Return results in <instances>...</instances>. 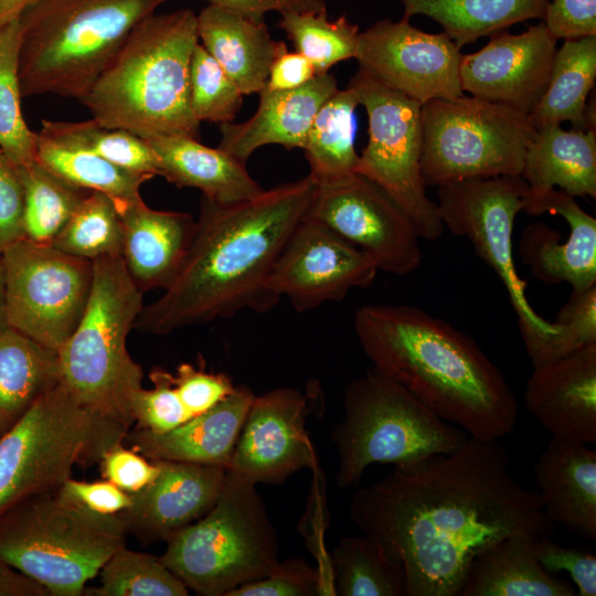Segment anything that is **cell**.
I'll use <instances>...</instances> for the list:
<instances>
[{
    "instance_id": "cell-1",
    "label": "cell",
    "mask_w": 596,
    "mask_h": 596,
    "mask_svg": "<svg viewBox=\"0 0 596 596\" xmlns=\"http://www.w3.org/2000/svg\"><path fill=\"white\" fill-rule=\"evenodd\" d=\"M350 518L402 563L407 596H458L479 553L515 532L554 531L539 493L510 472L504 448L470 436L450 454L359 488Z\"/></svg>"
},
{
    "instance_id": "cell-2",
    "label": "cell",
    "mask_w": 596,
    "mask_h": 596,
    "mask_svg": "<svg viewBox=\"0 0 596 596\" xmlns=\"http://www.w3.org/2000/svg\"><path fill=\"white\" fill-rule=\"evenodd\" d=\"M316 190L308 174L232 204L202 195L177 277L160 298L143 306L135 326L166 336L246 309H273L279 301L268 285L273 268Z\"/></svg>"
},
{
    "instance_id": "cell-3",
    "label": "cell",
    "mask_w": 596,
    "mask_h": 596,
    "mask_svg": "<svg viewBox=\"0 0 596 596\" xmlns=\"http://www.w3.org/2000/svg\"><path fill=\"white\" fill-rule=\"evenodd\" d=\"M353 328L375 370L401 384L445 422L470 437L512 433L518 402L500 369L476 341L408 305H369Z\"/></svg>"
},
{
    "instance_id": "cell-4",
    "label": "cell",
    "mask_w": 596,
    "mask_h": 596,
    "mask_svg": "<svg viewBox=\"0 0 596 596\" xmlns=\"http://www.w3.org/2000/svg\"><path fill=\"white\" fill-rule=\"evenodd\" d=\"M199 43L189 9L141 20L79 100L92 119L142 139L195 138L200 123L190 106V64Z\"/></svg>"
},
{
    "instance_id": "cell-5",
    "label": "cell",
    "mask_w": 596,
    "mask_h": 596,
    "mask_svg": "<svg viewBox=\"0 0 596 596\" xmlns=\"http://www.w3.org/2000/svg\"><path fill=\"white\" fill-rule=\"evenodd\" d=\"M168 0H32L19 17L22 97L81 100L132 29Z\"/></svg>"
},
{
    "instance_id": "cell-6",
    "label": "cell",
    "mask_w": 596,
    "mask_h": 596,
    "mask_svg": "<svg viewBox=\"0 0 596 596\" xmlns=\"http://www.w3.org/2000/svg\"><path fill=\"white\" fill-rule=\"evenodd\" d=\"M93 272L85 311L56 351L60 382L82 407L129 430L143 373L128 352L127 338L143 308V292L120 256L93 260Z\"/></svg>"
},
{
    "instance_id": "cell-7",
    "label": "cell",
    "mask_w": 596,
    "mask_h": 596,
    "mask_svg": "<svg viewBox=\"0 0 596 596\" xmlns=\"http://www.w3.org/2000/svg\"><path fill=\"white\" fill-rule=\"evenodd\" d=\"M127 534L120 514L92 512L56 492L34 493L0 513V556L50 596H81Z\"/></svg>"
},
{
    "instance_id": "cell-8",
    "label": "cell",
    "mask_w": 596,
    "mask_h": 596,
    "mask_svg": "<svg viewBox=\"0 0 596 596\" xmlns=\"http://www.w3.org/2000/svg\"><path fill=\"white\" fill-rule=\"evenodd\" d=\"M343 409V419L331 433L338 455L336 482L342 489L359 485L370 465L409 468L455 451L469 437L374 368L349 382Z\"/></svg>"
},
{
    "instance_id": "cell-9",
    "label": "cell",
    "mask_w": 596,
    "mask_h": 596,
    "mask_svg": "<svg viewBox=\"0 0 596 596\" xmlns=\"http://www.w3.org/2000/svg\"><path fill=\"white\" fill-rule=\"evenodd\" d=\"M159 558L204 596L268 575L279 563L278 539L256 485L227 470L213 508L171 536Z\"/></svg>"
},
{
    "instance_id": "cell-10",
    "label": "cell",
    "mask_w": 596,
    "mask_h": 596,
    "mask_svg": "<svg viewBox=\"0 0 596 596\" xmlns=\"http://www.w3.org/2000/svg\"><path fill=\"white\" fill-rule=\"evenodd\" d=\"M128 432L82 407L58 382L0 436V513L28 496L55 492L74 466L99 462Z\"/></svg>"
},
{
    "instance_id": "cell-11",
    "label": "cell",
    "mask_w": 596,
    "mask_h": 596,
    "mask_svg": "<svg viewBox=\"0 0 596 596\" xmlns=\"http://www.w3.org/2000/svg\"><path fill=\"white\" fill-rule=\"evenodd\" d=\"M535 130L529 115L472 95L428 100L422 105L424 183L521 175Z\"/></svg>"
},
{
    "instance_id": "cell-12",
    "label": "cell",
    "mask_w": 596,
    "mask_h": 596,
    "mask_svg": "<svg viewBox=\"0 0 596 596\" xmlns=\"http://www.w3.org/2000/svg\"><path fill=\"white\" fill-rule=\"evenodd\" d=\"M526 191L528 184L521 175L454 181L438 185L436 204L444 227L467 237L476 255L500 278L532 366H538L546 362L558 327L532 308L525 295L526 283L518 275L514 264L513 227L523 210Z\"/></svg>"
},
{
    "instance_id": "cell-13",
    "label": "cell",
    "mask_w": 596,
    "mask_h": 596,
    "mask_svg": "<svg viewBox=\"0 0 596 596\" xmlns=\"http://www.w3.org/2000/svg\"><path fill=\"white\" fill-rule=\"evenodd\" d=\"M351 87L368 115V143L358 173L382 188L413 220L421 237L441 236L436 202L426 193L421 169L422 104L358 70Z\"/></svg>"
},
{
    "instance_id": "cell-14",
    "label": "cell",
    "mask_w": 596,
    "mask_h": 596,
    "mask_svg": "<svg viewBox=\"0 0 596 596\" xmlns=\"http://www.w3.org/2000/svg\"><path fill=\"white\" fill-rule=\"evenodd\" d=\"M8 327L57 351L89 299L93 262L22 238L0 256Z\"/></svg>"
},
{
    "instance_id": "cell-15",
    "label": "cell",
    "mask_w": 596,
    "mask_h": 596,
    "mask_svg": "<svg viewBox=\"0 0 596 596\" xmlns=\"http://www.w3.org/2000/svg\"><path fill=\"white\" fill-rule=\"evenodd\" d=\"M306 217L327 225L364 252L377 270L404 276L422 263V237L413 220L360 173L338 184L317 185Z\"/></svg>"
},
{
    "instance_id": "cell-16",
    "label": "cell",
    "mask_w": 596,
    "mask_h": 596,
    "mask_svg": "<svg viewBox=\"0 0 596 596\" xmlns=\"http://www.w3.org/2000/svg\"><path fill=\"white\" fill-rule=\"evenodd\" d=\"M460 47L445 33H427L408 19L376 21L359 33V71L419 104L464 95Z\"/></svg>"
},
{
    "instance_id": "cell-17",
    "label": "cell",
    "mask_w": 596,
    "mask_h": 596,
    "mask_svg": "<svg viewBox=\"0 0 596 596\" xmlns=\"http://www.w3.org/2000/svg\"><path fill=\"white\" fill-rule=\"evenodd\" d=\"M377 272L364 252L305 216L284 245L268 285L276 297L288 298L295 310L305 312L371 286Z\"/></svg>"
},
{
    "instance_id": "cell-18",
    "label": "cell",
    "mask_w": 596,
    "mask_h": 596,
    "mask_svg": "<svg viewBox=\"0 0 596 596\" xmlns=\"http://www.w3.org/2000/svg\"><path fill=\"white\" fill-rule=\"evenodd\" d=\"M308 414L309 398L294 387L255 395L227 470L255 485H279L304 468H318Z\"/></svg>"
},
{
    "instance_id": "cell-19",
    "label": "cell",
    "mask_w": 596,
    "mask_h": 596,
    "mask_svg": "<svg viewBox=\"0 0 596 596\" xmlns=\"http://www.w3.org/2000/svg\"><path fill=\"white\" fill-rule=\"evenodd\" d=\"M479 51L461 56L462 92L530 115L547 88L557 39L542 21L521 34H491Z\"/></svg>"
},
{
    "instance_id": "cell-20",
    "label": "cell",
    "mask_w": 596,
    "mask_h": 596,
    "mask_svg": "<svg viewBox=\"0 0 596 596\" xmlns=\"http://www.w3.org/2000/svg\"><path fill=\"white\" fill-rule=\"evenodd\" d=\"M532 215L552 213L568 224L570 234H561L542 222L529 224L519 243V254L532 275L542 283H567L572 291L596 285V220L585 212L575 196L550 189L526 191L523 210Z\"/></svg>"
},
{
    "instance_id": "cell-21",
    "label": "cell",
    "mask_w": 596,
    "mask_h": 596,
    "mask_svg": "<svg viewBox=\"0 0 596 596\" xmlns=\"http://www.w3.org/2000/svg\"><path fill=\"white\" fill-rule=\"evenodd\" d=\"M159 473L142 490L131 493L123 511L127 532L143 543L168 541L205 515L215 504L227 469L192 462L156 460Z\"/></svg>"
},
{
    "instance_id": "cell-22",
    "label": "cell",
    "mask_w": 596,
    "mask_h": 596,
    "mask_svg": "<svg viewBox=\"0 0 596 596\" xmlns=\"http://www.w3.org/2000/svg\"><path fill=\"white\" fill-rule=\"evenodd\" d=\"M524 401L552 438L596 443V343L533 366Z\"/></svg>"
},
{
    "instance_id": "cell-23",
    "label": "cell",
    "mask_w": 596,
    "mask_h": 596,
    "mask_svg": "<svg viewBox=\"0 0 596 596\" xmlns=\"http://www.w3.org/2000/svg\"><path fill=\"white\" fill-rule=\"evenodd\" d=\"M338 89V81L329 72L295 89L263 88L249 119L220 124L219 148L245 164L254 151L267 145L302 149L316 114Z\"/></svg>"
},
{
    "instance_id": "cell-24",
    "label": "cell",
    "mask_w": 596,
    "mask_h": 596,
    "mask_svg": "<svg viewBox=\"0 0 596 596\" xmlns=\"http://www.w3.org/2000/svg\"><path fill=\"white\" fill-rule=\"evenodd\" d=\"M255 394L246 385L210 409L161 434L128 432L124 440L150 460H170L228 469L244 419Z\"/></svg>"
},
{
    "instance_id": "cell-25",
    "label": "cell",
    "mask_w": 596,
    "mask_h": 596,
    "mask_svg": "<svg viewBox=\"0 0 596 596\" xmlns=\"http://www.w3.org/2000/svg\"><path fill=\"white\" fill-rule=\"evenodd\" d=\"M123 224L121 259L142 291L167 289L191 243L195 220L188 213L158 211L139 198L118 210Z\"/></svg>"
},
{
    "instance_id": "cell-26",
    "label": "cell",
    "mask_w": 596,
    "mask_h": 596,
    "mask_svg": "<svg viewBox=\"0 0 596 596\" xmlns=\"http://www.w3.org/2000/svg\"><path fill=\"white\" fill-rule=\"evenodd\" d=\"M546 518L570 532L596 540V451L552 438L534 465Z\"/></svg>"
},
{
    "instance_id": "cell-27",
    "label": "cell",
    "mask_w": 596,
    "mask_h": 596,
    "mask_svg": "<svg viewBox=\"0 0 596 596\" xmlns=\"http://www.w3.org/2000/svg\"><path fill=\"white\" fill-rule=\"evenodd\" d=\"M540 536L515 532L479 553L458 596H576L567 581L547 573L538 560Z\"/></svg>"
},
{
    "instance_id": "cell-28",
    "label": "cell",
    "mask_w": 596,
    "mask_h": 596,
    "mask_svg": "<svg viewBox=\"0 0 596 596\" xmlns=\"http://www.w3.org/2000/svg\"><path fill=\"white\" fill-rule=\"evenodd\" d=\"M198 36L243 95L258 94L283 41L272 39L265 21L209 4L199 14Z\"/></svg>"
},
{
    "instance_id": "cell-29",
    "label": "cell",
    "mask_w": 596,
    "mask_h": 596,
    "mask_svg": "<svg viewBox=\"0 0 596 596\" xmlns=\"http://www.w3.org/2000/svg\"><path fill=\"white\" fill-rule=\"evenodd\" d=\"M159 157L161 177L178 188L199 189L220 204L252 199L264 189L248 173L245 163L217 148L187 136L146 139Z\"/></svg>"
},
{
    "instance_id": "cell-30",
    "label": "cell",
    "mask_w": 596,
    "mask_h": 596,
    "mask_svg": "<svg viewBox=\"0 0 596 596\" xmlns=\"http://www.w3.org/2000/svg\"><path fill=\"white\" fill-rule=\"evenodd\" d=\"M521 177L530 192L558 187L573 196L596 199V128L564 130L561 124L536 128Z\"/></svg>"
},
{
    "instance_id": "cell-31",
    "label": "cell",
    "mask_w": 596,
    "mask_h": 596,
    "mask_svg": "<svg viewBox=\"0 0 596 596\" xmlns=\"http://www.w3.org/2000/svg\"><path fill=\"white\" fill-rule=\"evenodd\" d=\"M596 79V35L565 40L557 49L550 82L529 115L536 128L570 121L573 129L596 128L595 99L587 97Z\"/></svg>"
},
{
    "instance_id": "cell-32",
    "label": "cell",
    "mask_w": 596,
    "mask_h": 596,
    "mask_svg": "<svg viewBox=\"0 0 596 596\" xmlns=\"http://www.w3.org/2000/svg\"><path fill=\"white\" fill-rule=\"evenodd\" d=\"M60 382L57 352L7 328L0 332V436Z\"/></svg>"
},
{
    "instance_id": "cell-33",
    "label": "cell",
    "mask_w": 596,
    "mask_h": 596,
    "mask_svg": "<svg viewBox=\"0 0 596 596\" xmlns=\"http://www.w3.org/2000/svg\"><path fill=\"white\" fill-rule=\"evenodd\" d=\"M354 91L338 89L316 114L302 148L316 184L333 185L358 173Z\"/></svg>"
},
{
    "instance_id": "cell-34",
    "label": "cell",
    "mask_w": 596,
    "mask_h": 596,
    "mask_svg": "<svg viewBox=\"0 0 596 596\" xmlns=\"http://www.w3.org/2000/svg\"><path fill=\"white\" fill-rule=\"evenodd\" d=\"M550 0H402L404 19L426 15L460 49L530 19L544 18Z\"/></svg>"
},
{
    "instance_id": "cell-35",
    "label": "cell",
    "mask_w": 596,
    "mask_h": 596,
    "mask_svg": "<svg viewBox=\"0 0 596 596\" xmlns=\"http://www.w3.org/2000/svg\"><path fill=\"white\" fill-rule=\"evenodd\" d=\"M337 596H407L402 563L371 535L343 536L329 553Z\"/></svg>"
},
{
    "instance_id": "cell-36",
    "label": "cell",
    "mask_w": 596,
    "mask_h": 596,
    "mask_svg": "<svg viewBox=\"0 0 596 596\" xmlns=\"http://www.w3.org/2000/svg\"><path fill=\"white\" fill-rule=\"evenodd\" d=\"M36 135L38 162L79 189L106 194L117 211L141 198L140 187L152 179L124 170L91 151L56 142L40 132Z\"/></svg>"
},
{
    "instance_id": "cell-37",
    "label": "cell",
    "mask_w": 596,
    "mask_h": 596,
    "mask_svg": "<svg viewBox=\"0 0 596 596\" xmlns=\"http://www.w3.org/2000/svg\"><path fill=\"white\" fill-rule=\"evenodd\" d=\"M40 134L91 151L113 164L151 178L161 175L159 157L146 139L124 129L107 128L94 119L83 121L42 120Z\"/></svg>"
},
{
    "instance_id": "cell-38",
    "label": "cell",
    "mask_w": 596,
    "mask_h": 596,
    "mask_svg": "<svg viewBox=\"0 0 596 596\" xmlns=\"http://www.w3.org/2000/svg\"><path fill=\"white\" fill-rule=\"evenodd\" d=\"M20 170L24 190L23 238L52 245L91 191L71 184L36 160Z\"/></svg>"
},
{
    "instance_id": "cell-39",
    "label": "cell",
    "mask_w": 596,
    "mask_h": 596,
    "mask_svg": "<svg viewBox=\"0 0 596 596\" xmlns=\"http://www.w3.org/2000/svg\"><path fill=\"white\" fill-rule=\"evenodd\" d=\"M278 26L296 51L311 62L317 75L328 73L341 61L355 58L360 31L345 15L329 20L327 11L285 12Z\"/></svg>"
},
{
    "instance_id": "cell-40",
    "label": "cell",
    "mask_w": 596,
    "mask_h": 596,
    "mask_svg": "<svg viewBox=\"0 0 596 596\" xmlns=\"http://www.w3.org/2000/svg\"><path fill=\"white\" fill-rule=\"evenodd\" d=\"M123 237L121 219L113 200L104 193L91 191L52 246L93 262L100 257H121Z\"/></svg>"
},
{
    "instance_id": "cell-41",
    "label": "cell",
    "mask_w": 596,
    "mask_h": 596,
    "mask_svg": "<svg viewBox=\"0 0 596 596\" xmlns=\"http://www.w3.org/2000/svg\"><path fill=\"white\" fill-rule=\"evenodd\" d=\"M19 43L17 19L0 28V149L21 167L35 160L38 135L22 114Z\"/></svg>"
},
{
    "instance_id": "cell-42",
    "label": "cell",
    "mask_w": 596,
    "mask_h": 596,
    "mask_svg": "<svg viewBox=\"0 0 596 596\" xmlns=\"http://www.w3.org/2000/svg\"><path fill=\"white\" fill-rule=\"evenodd\" d=\"M100 585L84 589L88 596H188L189 588L159 557L116 551L100 572Z\"/></svg>"
},
{
    "instance_id": "cell-43",
    "label": "cell",
    "mask_w": 596,
    "mask_h": 596,
    "mask_svg": "<svg viewBox=\"0 0 596 596\" xmlns=\"http://www.w3.org/2000/svg\"><path fill=\"white\" fill-rule=\"evenodd\" d=\"M190 106L201 124L232 123L243 104V94L220 64L198 43L189 76Z\"/></svg>"
},
{
    "instance_id": "cell-44",
    "label": "cell",
    "mask_w": 596,
    "mask_h": 596,
    "mask_svg": "<svg viewBox=\"0 0 596 596\" xmlns=\"http://www.w3.org/2000/svg\"><path fill=\"white\" fill-rule=\"evenodd\" d=\"M149 379L153 387H141L132 397L131 412L136 429L161 434L192 418L178 395L170 372L155 368Z\"/></svg>"
},
{
    "instance_id": "cell-45",
    "label": "cell",
    "mask_w": 596,
    "mask_h": 596,
    "mask_svg": "<svg viewBox=\"0 0 596 596\" xmlns=\"http://www.w3.org/2000/svg\"><path fill=\"white\" fill-rule=\"evenodd\" d=\"M334 595L331 578L318 566L301 558L279 562L266 576L243 584L226 596H316Z\"/></svg>"
},
{
    "instance_id": "cell-46",
    "label": "cell",
    "mask_w": 596,
    "mask_h": 596,
    "mask_svg": "<svg viewBox=\"0 0 596 596\" xmlns=\"http://www.w3.org/2000/svg\"><path fill=\"white\" fill-rule=\"evenodd\" d=\"M554 323L558 333L551 347L549 362L596 343V285L572 291Z\"/></svg>"
},
{
    "instance_id": "cell-47",
    "label": "cell",
    "mask_w": 596,
    "mask_h": 596,
    "mask_svg": "<svg viewBox=\"0 0 596 596\" xmlns=\"http://www.w3.org/2000/svg\"><path fill=\"white\" fill-rule=\"evenodd\" d=\"M178 395L190 415L196 416L234 392L235 385L223 373L206 372L190 363H182L172 374Z\"/></svg>"
},
{
    "instance_id": "cell-48",
    "label": "cell",
    "mask_w": 596,
    "mask_h": 596,
    "mask_svg": "<svg viewBox=\"0 0 596 596\" xmlns=\"http://www.w3.org/2000/svg\"><path fill=\"white\" fill-rule=\"evenodd\" d=\"M538 560L550 574H568L577 595H596V556L590 551L562 546L550 538H541L538 541Z\"/></svg>"
},
{
    "instance_id": "cell-49",
    "label": "cell",
    "mask_w": 596,
    "mask_h": 596,
    "mask_svg": "<svg viewBox=\"0 0 596 596\" xmlns=\"http://www.w3.org/2000/svg\"><path fill=\"white\" fill-rule=\"evenodd\" d=\"M23 204L20 166L0 149V256L24 237Z\"/></svg>"
},
{
    "instance_id": "cell-50",
    "label": "cell",
    "mask_w": 596,
    "mask_h": 596,
    "mask_svg": "<svg viewBox=\"0 0 596 596\" xmlns=\"http://www.w3.org/2000/svg\"><path fill=\"white\" fill-rule=\"evenodd\" d=\"M103 478L128 493L142 490L159 473V465L121 443L104 451L99 460Z\"/></svg>"
},
{
    "instance_id": "cell-51",
    "label": "cell",
    "mask_w": 596,
    "mask_h": 596,
    "mask_svg": "<svg viewBox=\"0 0 596 596\" xmlns=\"http://www.w3.org/2000/svg\"><path fill=\"white\" fill-rule=\"evenodd\" d=\"M55 492L66 501L104 515L119 514L132 504L131 493L106 479L88 482L68 478Z\"/></svg>"
},
{
    "instance_id": "cell-52",
    "label": "cell",
    "mask_w": 596,
    "mask_h": 596,
    "mask_svg": "<svg viewBox=\"0 0 596 596\" xmlns=\"http://www.w3.org/2000/svg\"><path fill=\"white\" fill-rule=\"evenodd\" d=\"M543 22L557 40L596 35V0H550Z\"/></svg>"
},
{
    "instance_id": "cell-53",
    "label": "cell",
    "mask_w": 596,
    "mask_h": 596,
    "mask_svg": "<svg viewBox=\"0 0 596 596\" xmlns=\"http://www.w3.org/2000/svg\"><path fill=\"white\" fill-rule=\"evenodd\" d=\"M317 75L311 62L299 52H289L286 43L281 45L270 65L265 89L289 91L298 88Z\"/></svg>"
},
{
    "instance_id": "cell-54",
    "label": "cell",
    "mask_w": 596,
    "mask_h": 596,
    "mask_svg": "<svg viewBox=\"0 0 596 596\" xmlns=\"http://www.w3.org/2000/svg\"><path fill=\"white\" fill-rule=\"evenodd\" d=\"M211 4L220 6L238 12L255 21H265L268 12H323L327 11V0H209Z\"/></svg>"
},
{
    "instance_id": "cell-55",
    "label": "cell",
    "mask_w": 596,
    "mask_h": 596,
    "mask_svg": "<svg viewBox=\"0 0 596 596\" xmlns=\"http://www.w3.org/2000/svg\"><path fill=\"white\" fill-rule=\"evenodd\" d=\"M47 595L41 585L14 570L0 556V596Z\"/></svg>"
},
{
    "instance_id": "cell-56",
    "label": "cell",
    "mask_w": 596,
    "mask_h": 596,
    "mask_svg": "<svg viewBox=\"0 0 596 596\" xmlns=\"http://www.w3.org/2000/svg\"><path fill=\"white\" fill-rule=\"evenodd\" d=\"M32 0H0V28L19 19Z\"/></svg>"
},
{
    "instance_id": "cell-57",
    "label": "cell",
    "mask_w": 596,
    "mask_h": 596,
    "mask_svg": "<svg viewBox=\"0 0 596 596\" xmlns=\"http://www.w3.org/2000/svg\"><path fill=\"white\" fill-rule=\"evenodd\" d=\"M8 328L6 317V298H4V276L0 260V332Z\"/></svg>"
}]
</instances>
